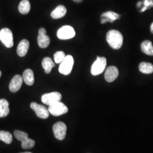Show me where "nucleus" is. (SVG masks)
<instances>
[{"label": "nucleus", "mask_w": 153, "mask_h": 153, "mask_svg": "<svg viewBox=\"0 0 153 153\" xmlns=\"http://www.w3.org/2000/svg\"><path fill=\"white\" fill-rule=\"evenodd\" d=\"M107 42L109 46L114 49H119L123 44V36L121 33L115 30H112L108 31L106 36Z\"/></svg>", "instance_id": "obj_1"}, {"label": "nucleus", "mask_w": 153, "mask_h": 153, "mask_svg": "<svg viewBox=\"0 0 153 153\" xmlns=\"http://www.w3.org/2000/svg\"><path fill=\"white\" fill-rule=\"evenodd\" d=\"M107 65V60L104 57L98 56L91 68V73L93 76H98L104 71Z\"/></svg>", "instance_id": "obj_2"}, {"label": "nucleus", "mask_w": 153, "mask_h": 153, "mask_svg": "<svg viewBox=\"0 0 153 153\" xmlns=\"http://www.w3.org/2000/svg\"><path fill=\"white\" fill-rule=\"evenodd\" d=\"M74 65V59L71 55L66 56L65 58L60 63L59 71L63 75H69L71 73Z\"/></svg>", "instance_id": "obj_3"}, {"label": "nucleus", "mask_w": 153, "mask_h": 153, "mask_svg": "<svg viewBox=\"0 0 153 153\" xmlns=\"http://www.w3.org/2000/svg\"><path fill=\"white\" fill-rule=\"evenodd\" d=\"M0 40L7 48H10L13 46V35L9 28H4L0 31Z\"/></svg>", "instance_id": "obj_4"}, {"label": "nucleus", "mask_w": 153, "mask_h": 153, "mask_svg": "<svg viewBox=\"0 0 153 153\" xmlns=\"http://www.w3.org/2000/svg\"><path fill=\"white\" fill-rule=\"evenodd\" d=\"M61 98L62 95L59 92H52L44 94L42 97V102L44 104L50 106L60 102Z\"/></svg>", "instance_id": "obj_5"}, {"label": "nucleus", "mask_w": 153, "mask_h": 153, "mask_svg": "<svg viewBox=\"0 0 153 153\" xmlns=\"http://www.w3.org/2000/svg\"><path fill=\"white\" fill-rule=\"evenodd\" d=\"M67 128L63 122L59 121L53 126V131L55 138L59 140H63L66 136Z\"/></svg>", "instance_id": "obj_6"}, {"label": "nucleus", "mask_w": 153, "mask_h": 153, "mask_svg": "<svg viewBox=\"0 0 153 153\" xmlns=\"http://www.w3.org/2000/svg\"><path fill=\"white\" fill-rule=\"evenodd\" d=\"M76 32L74 28L70 26H64L61 27L57 31V35L61 40H68L74 37Z\"/></svg>", "instance_id": "obj_7"}, {"label": "nucleus", "mask_w": 153, "mask_h": 153, "mask_svg": "<svg viewBox=\"0 0 153 153\" xmlns=\"http://www.w3.org/2000/svg\"><path fill=\"white\" fill-rule=\"evenodd\" d=\"M48 111L51 115L54 116H59L66 114L68 112V108L63 103L59 102L49 106Z\"/></svg>", "instance_id": "obj_8"}, {"label": "nucleus", "mask_w": 153, "mask_h": 153, "mask_svg": "<svg viewBox=\"0 0 153 153\" xmlns=\"http://www.w3.org/2000/svg\"><path fill=\"white\" fill-rule=\"evenodd\" d=\"M30 107L34 111L37 116L43 119H47L49 117V112L45 106L38 104L36 102H32L30 104Z\"/></svg>", "instance_id": "obj_9"}, {"label": "nucleus", "mask_w": 153, "mask_h": 153, "mask_svg": "<svg viewBox=\"0 0 153 153\" xmlns=\"http://www.w3.org/2000/svg\"><path fill=\"white\" fill-rule=\"evenodd\" d=\"M47 31L44 28H40L39 30L38 43L41 48H46L50 44V38L46 35Z\"/></svg>", "instance_id": "obj_10"}, {"label": "nucleus", "mask_w": 153, "mask_h": 153, "mask_svg": "<svg viewBox=\"0 0 153 153\" xmlns=\"http://www.w3.org/2000/svg\"><path fill=\"white\" fill-rule=\"evenodd\" d=\"M119 74L118 69L115 66H111L105 71L104 78L108 82H113L117 78Z\"/></svg>", "instance_id": "obj_11"}, {"label": "nucleus", "mask_w": 153, "mask_h": 153, "mask_svg": "<svg viewBox=\"0 0 153 153\" xmlns=\"http://www.w3.org/2000/svg\"><path fill=\"white\" fill-rule=\"evenodd\" d=\"M23 80L22 76L19 74H16L14 76L9 84L10 91L12 93H16L19 91L22 86Z\"/></svg>", "instance_id": "obj_12"}, {"label": "nucleus", "mask_w": 153, "mask_h": 153, "mask_svg": "<svg viewBox=\"0 0 153 153\" xmlns=\"http://www.w3.org/2000/svg\"><path fill=\"white\" fill-rule=\"evenodd\" d=\"M120 15L115 12L112 11H107L102 14L101 16V23L104 24L107 22L112 23L116 19H120Z\"/></svg>", "instance_id": "obj_13"}, {"label": "nucleus", "mask_w": 153, "mask_h": 153, "mask_svg": "<svg viewBox=\"0 0 153 153\" xmlns=\"http://www.w3.org/2000/svg\"><path fill=\"white\" fill-rule=\"evenodd\" d=\"M29 42L26 39H23L19 43L18 45L16 52L17 54L20 57H24L27 54L28 50L29 48Z\"/></svg>", "instance_id": "obj_14"}, {"label": "nucleus", "mask_w": 153, "mask_h": 153, "mask_svg": "<svg viewBox=\"0 0 153 153\" xmlns=\"http://www.w3.org/2000/svg\"><path fill=\"white\" fill-rule=\"evenodd\" d=\"M66 9L64 6L59 5L56 7L51 14V17L53 19H60L65 16Z\"/></svg>", "instance_id": "obj_15"}, {"label": "nucleus", "mask_w": 153, "mask_h": 153, "mask_svg": "<svg viewBox=\"0 0 153 153\" xmlns=\"http://www.w3.org/2000/svg\"><path fill=\"white\" fill-rule=\"evenodd\" d=\"M9 103L5 99H0V117H5L9 115Z\"/></svg>", "instance_id": "obj_16"}, {"label": "nucleus", "mask_w": 153, "mask_h": 153, "mask_svg": "<svg viewBox=\"0 0 153 153\" xmlns=\"http://www.w3.org/2000/svg\"><path fill=\"white\" fill-rule=\"evenodd\" d=\"M23 81L28 86H32L34 83V75L31 69H27L25 70L23 73Z\"/></svg>", "instance_id": "obj_17"}, {"label": "nucleus", "mask_w": 153, "mask_h": 153, "mask_svg": "<svg viewBox=\"0 0 153 153\" xmlns=\"http://www.w3.org/2000/svg\"><path fill=\"white\" fill-rule=\"evenodd\" d=\"M142 52L149 56H153V46L152 43L149 40H145L141 44Z\"/></svg>", "instance_id": "obj_18"}, {"label": "nucleus", "mask_w": 153, "mask_h": 153, "mask_svg": "<svg viewBox=\"0 0 153 153\" xmlns=\"http://www.w3.org/2000/svg\"><path fill=\"white\" fill-rule=\"evenodd\" d=\"M42 66L44 69V71L46 74L51 73L52 68L55 66V63L49 57H45L42 61Z\"/></svg>", "instance_id": "obj_19"}, {"label": "nucleus", "mask_w": 153, "mask_h": 153, "mask_svg": "<svg viewBox=\"0 0 153 153\" xmlns=\"http://www.w3.org/2000/svg\"><path fill=\"white\" fill-rule=\"evenodd\" d=\"M139 71L143 74H151L153 73V65L149 62H142L139 65Z\"/></svg>", "instance_id": "obj_20"}, {"label": "nucleus", "mask_w": 153, "mask_h": 153, "mask_svg": "<svg viewBox=\"0 0 153 153\" xmlns=\"http://www.w3.org/2000/svg\"><path fill=\"white\" fill-rule=\"evenodd\" d=\"M30 8L31 5L28 0H22L18 6L19 11L22 14H28L30 12Z\"/></svg>", "instance_id": "obj_21"}, {"label": "nucleus", "mask_w": 153, "mask_h": 153, "mask_svg": "<svg viewBox=\"0 0 153 153\" xmlns=\"http://www.w3.org/2000/svg\"><path fill=\"white\" fill-rule=\"evenodd\" d=\"M0 140L6 144H10L13 141L12 134L8 131H0Z\"/></svg>", "instance_id": "obj_22"}, {"label": "nucleus", "mask_w": 153, "mask_h": 153, "mask_svg": "<svg viewBox=\"0 0 153 153\" xmlns=\"http://www.w3.org/2000/svg\"><path fill=\"white\" fill-rule=\"evenodd\" d=\"M14 135L16 139L22 142L27 139L28 138V135L27 133L24 132V131H15L14 132Z\"/></svg>", "instance_id": "obj_23"}, {"label": "nucleus", "mask_w": 153, "mask_h": 153, "mask_svg": "<svg viewBox=\"0 0 153 153\" xmlns=\"http://www.w3.org/2000/svg\"><path fill=\"white\" fill-rule=\"evenodd\" d=\"M142 8L140 12H144L148 9H151L153 7V0H143L142 1Z\"/></svg>", "instance_id": "obj_24"}, {"label": "nucleus", "mask_w": 153, "mask_h": 153, "mask_svg": "<svg viewBox=\"0 0 153 153\" xmlns=\"http://www.w3.org/2000/svg\"><path fill=\"white\" fill-rule=\"evenodd\" d=\"M35 145V142L31 138L26 139L24 141L22 142L21 146L24 149H29L33 148Z\"/></svg>", "instance_id": "obj_25"}, {"label": "nucleus", "mask_w": 153, "mask_h": 153, "mask_svg": "<svg viewBox=\"0 0 153 153\" xmlns=\"http://www.w3.org/2000/svg\"><path fill=\"white\" fill-rule=\"evenodd\" d=\"M65 53L62 51H58L54 55V60L56 64H60L65 58Z\"/></svg>", "instance_id": "obj_26"}, {"label": "nucleus", "mask_w": 153, "mask_h": 153, "mask_svg": "<svg viewBox=\"0 0 153 153\" xmlns=\"http://www.w3.org/2000/svg\"><path fill=\"white\" fill-rule=\"evenodd\" d=\"M142 1H139L137 4V7H140L142 6Z\"/></svg>", "instance_id": "obj_27"}, {"label": "nucleus", "mask_w": 153, "mask_h": 153, "mask_svg": "<svg viewBox=\"0 0 153 153\" xmlns=\"http://www.w3.org/2000/svg\"><path fill=\"white\" fill-rule=\"evenodd\" d=\"M150 31L153 34V22L152 23V25L150 26Z\"/></svg>", "instance_id": "obj_28"}, {"label": "nucleus", "mask_w": 153, "mask_h": 153, "mask_svg": "<svg viewBox=\"0 0 153 153\" xmlns=\"http://www.w3.org/2000/svg\"><path fill=\"white\" fill-rule=\"evenodd\" d=\"M73 1H74V2H77V3H79V2H82L83 0H73Z\"/></svg>", "instance_id": "obj_29"}, {"label": "nucleus", "mask_w": 153, "mask_h": 153, "mask_svg": "<svg viewBox=\"0 0 153 153\" xmlns=\"http://www.w3.org/2000/svg\"><path fill=\"white\" fill-rule=\"evenodd\" d=\"M1 75H2V73H1V71H0V77L1 76Z\"/></svg>", "instance_id": "obj_30"}, {"label": "nucleus", "mask_w": 153, "mask_h": 153, "mask_svg": "<svg viewBox=\"0 0 153 153\" xmlns=\"http://www.w3.org/2000/svg\"><path fill=\"white\" fill-rule=\"evenodd\" d=\"M30 153V152H25V153Z\"/></svg>", "instance_id": "obj_31"}]
</instances>
